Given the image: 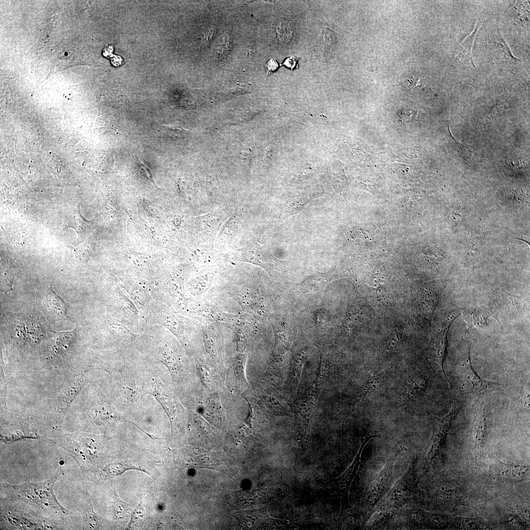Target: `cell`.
<instances>
[{"mask_svg": "<svg viewBox=\"0 0 530 530\" xmlns=\"http://www.w3.org/2000/svg\"><path fill=\"white\" fill-rule=\"evenodd\" d=\"M54 478L43 482L27 483L20 485H8L16 496L21 500L33 503L42 508L62 512L65 514L68 511L57 502L53 492Z\"/></svg>", "mask_w": 530, "mask_h": 530, "instance_id": "6da1fadb", "label": "cell"}, {"mask_svg": "<svg viewBox=\"0 0 530 530\" xmlns=\"http://www.w3.org/2000/svg\"><path fill=\"white\" fill-rule=\"evenodd\" d=\"M463 374L466 387L472 392L480 394L492 391L501 385L500 383L483 379L474 368L470 357V347L468 357L463 364Z\"/></svg>", "mask_w": 530, "mask_h": 530, "instance_id": "7a4b0ae2", "label": "cell"}, {"mask_svg": "<svg viewBox=\"0 0 530 530\" xmlns=\"http://www.w3.org/2000/svg\"><path fill=\"white\" fill-rule=\"evenodd\" d=\"M461 311L468 325L467 332L474 327L481 328L488 326L489 318L494 315L491 309L482 306H469L462 308Z\"/></svg>", "mask_w": 530, "mask_h": 530, "instance_id": "3957f363", "label": "cell"}, {"mask_svg": "<svg viewBox=\"0 0 530 530\" xmlns=\"http://www.w3.org/2000/svg\"><path fill=\"white\" fill-rule=\"evenodd\" d=\"M43 304L56 318L60 319H70V317L67 313L68 304L54 292L52 288V283L44 297Z\"/></svg>", "mask_w": 530, "mask_h": 530, "instance_id": "277c9868", "label": "cell"}, {"mask_svg": "<svg viewBox=\"0 0 530 530\" xmlns=\"http://www.w3.org/2000/svg\"><path fill=\"white\" fill-rule=\"evenodd\" d=\"M82 380L79 378L69 385L61 393L57 400V408L60 412L66 410L82 386Z\"/></svg>", "mask_w": 530, "mask_h": 530, "instance_id": "5b68a950", "label": "cell"}, {"mask_svg": "<svg viewBox=\"0 0 530 530\" xmlns=\"http://www.w3.org/2000/svg\"><path fill=\"white\" fill-rule=\"evenodd\" d=\"M479 26L477 25L474 29V32L468 36L460 46L459 49V51L457 55V58L459 61L471 64L475 68H476V67L473 62L471 51L476 33L477 32Z\"/></svg>", "mask_w": 530, "mask_h": 530, "instance_id": "8992f818", "label": "cell"}, {"mask_svg": "<svg viewBox=\"0 0 530 530\" xmlns=\"http://www.w3.org/2000/svg\"><path fill=\"white\" fill-rule=\"evenodd\" d=\"M130 470H138L144 472L149 475H150L147 472L144 470L137 468L132 465H128L127 464H122L121 463L115 462L106 465L104 468V471L105 473L110 477H114L119 476L126 471Z\"/></svg>", "mask_w": 530, "mask_h": 530, "instance_id": "52a82bcc", "label": "cell"}, {"mask_svg": "<svg viewBox=\"0 0 530 530\" xmlns=\"http://www.w3.org/2000/svg\"><path fill=\"white\" fill-rule=\"evenodd\" d=\"M93 512L92 510H87L85 513L86 521L92 528L96 527L98 524L97 518Z\"/></svg>", "mask_w": 530, "mask_h": 530, "instance_id": "ba28073f", "label": "cell"}, {"mask_svg": "<svg viewBox=\"0 0 530 530\" xmlns=\"http://www.w3.org/2000/svg\"><path fill=\"white\" fill-rule=\"evenodd\" d=\"M508 294H509L508 295L509 296L510 299L514 305L516 306V307H517L518 308H525V302H524L522 301V299L521 298V297H517L514 295L509 294V293Z\"/></svg>", "mask_w": 530, "mask_h": 530, "instance_id": "9c48e42d", "label": "cell"}, {"mask_svg": "<svg viewBox=\"0 0 530 530\" xmlns=\"http://www.w3.org/2000/svg\"><path fill=\"white\" fill-rule=\"evenodd\" d=\"M278 67V64L276 61L274 59L269 60L265 65V68L267 74L272 73L275 71Z\"/></svg>", "mask_w": 530, "mask_h": 530, "instance_id": "30bf717a", "label": "cell"}, {"mask_svg": "<svg viewBox=\"0 0 530 530\" xmlns=\"http://www.w3.org/2000/svg\"><path fill=\"white\" fill-rule=\"evenodd\" d=\"M298 59L299 58L296 56H291L287 58L283 64L292 70L296 65Z\"/></svg>", "mask_w": 530, "mask_h": 530, "instance_id": "8fae6325", "label": "cell"}, {"mask_svg": "<svg viewBox=\"0 0 530 530\" xmlns=\"http://www.w3.org/2000/svg\"><path fill=\"white\" fill-rule=\"evenodd\" d=\"M144 512V509H143V508L141 507L140 505H139L135 510V511L133 512V514L132 516L131 522L132 521L134 520L135 519L137 518V517L139 516H142V514H143Z\"/></svg>", "mask_w": 530, "mask_h": 530, "instance_id": "7c38bea8", "label": "cell"}, {"mask_svg": "<svg viewBox=\"0 0 530 530\" xmlns=\"http://www.w3.org/2000/svg\"><path fill=\"white\" fill-rule=\"evenodd\" d=\"M137 158V161H138V162L139 163V164H140V166H141V168H143V169L145 170V172H146V174L147 175V176H148V178H149V179H150V180H151V181H152L153 182V183H154V184H155V185H156V186H157L158 187H159V186H157L156 185V184H155V183L154 182V180H153V177H152V174H151V172H150V170L149 168H148V167L147 166H146V165H145L144 164V163H143V162H142L141 161H140V160H139V159H138L137 158Z\"/></svg>", "mask_w": 530, "mask_h": 530, "instance_id": "4fadbf2b", "label": "cell"}]
</instances>
